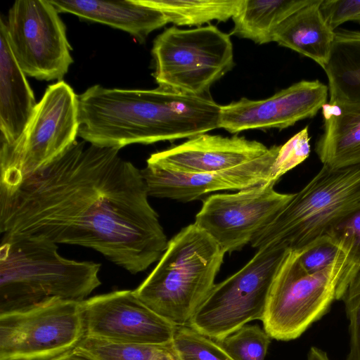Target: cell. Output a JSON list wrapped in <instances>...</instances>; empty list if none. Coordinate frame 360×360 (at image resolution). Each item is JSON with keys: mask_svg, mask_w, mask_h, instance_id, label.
<instances>
[{"mask_svg": "<svg viewBox=\"0 0 360 360\" xmlns=\"http://www.w3.org/2000/svg\"><path fill=\"white\" fill-rule=\"evenodd\" d=\"M288 250L269 244L240 270L214 285L188 326L219 340L247 323L262 320L278 269Z\"/></svg>", "mask_w": 360, "mask_h": 360, "instance_id": "9c48e42d", "label": "cell"}, {"mask_svg": "<svg viewBox=\"0 0 360 360\" xmlns=\"http://www.w3.org/2000/svg\"><path fill=\"white\" fill-rule=\"evenodd\" d=\"M320 9L326 22L335 31L347 21L360 18V0H322Z\"/></svg>", "mask_w": 360, "mask_h": 360, "instance_id": "4dcf8cb0", "label": "cell"}, {"mask_svg": "<svg viewBox=\"0 0 360 360\" xmlns=\"http://www.w3.org/2000/svg\"><path fill=\"white\" fill-rule=\"evenodd\" d=\"M323 133L316 153L330 167L360 164V105L326 103L321 108Z\"/></svg>", "mask_w": 360, "mask_h": 360, "instance_id": "d6986e66", "label": "cell"}, {"mask_svg": "<svg viewBox=\"0 0 360 360\" xmlns=\"http://www.w3.org/2000/svg\"><path fill=\"white\" fill-rule=\"evenodd\" d=\"M307 360H330L327 354L322 349L311 347L309 351Z\"/></svg>", "mask_w": 360, "mask_h": 360, "instance_id": "d6a6232c", "label": "cell"}, {"mask_svg": "<svg viewBox=\"0 0 360 360\" xmlns=\"http://www.w3.org/2000/svg\"><path fill=\"white\" fill-rule=\"evenodd\" d=\"M343 253L333 239L325 234L298 251V259L305 271L314 274L329 266Z\"/></svg>", "mask_w": 360, "mask_h": 360, "instance_id": "f1b7e54d", "label": "cell"}, {"mask_svg": "<svg viewBox=\"0 0 360 360\" xmlns=\"http://www.w3.org/2000/svg\"><path fill=\"white\" fill-rule=\"evenodd\" d=\"M268 182L233 193L208 195L194 224L209 234L225 253L241 250L270 224L293 193H281Z\"/></svg>", "mask_w": 360, "mask_h": 360, "instance_id": "7c38bea8", "label": "cell"}, {"mask_svg": "<svg viewBox=\"0 0 360 360\" xmlns=\"http://www.w3.org/2000/svg\"><path fill=\"white\" fill-rule=\"evenodd\" d=\"M328 86L302 80L262 100L242 98L221 105L219 128L230 133L265 128L283 129L314 117L327 103Z\"/></svg>", "mask_w": 360, "mask_h": 360, "instance_id": "5bb4252c", "label": "cell"}, {"mask_svg": "<svg viewBox=\"0 0 360 360\" xmlns=\"http://www.w3.org/2000/svg\"><path fill=\"white\" fill-rule=\"evenodd\" d=\"M119 149L75 141L11 187L0 186V231L91 248L136 274L168 240L141 170Z\"/></svg>", "mask_w": 360, "mask_h": 360, "instance_id": "6da1fadb", "label": "cell"}, {"mask_svg": "<svg viewBox=\"0 0 360 360\" xmlns=\"http://www.w3.org/2000/svg\"><path fill=\"white\" fill-rule=\"evenodd\" d=\"M279 146L260 157L216 172L187 173L146 164L141 170L149 196L191 202L219 191H240L269 182Z\"/></svg>", "mask_w": 360, "mask_h": 360, "instance_id": "9a60e30c", "label": "cell"}, {"mask_svg": "<svg viewBox=\"0 0 360 360\" xmlns=\"http://www.w3.org/2000/svg\"><path fill=\"white\" fill-rule=\"evenodd\" d=\"M322 0H311L276 30L274 41L305 57L323 69L327 65L335 38L320 9Z\"/></svg>", "mask_w": 360, "mask_h": 360, "instance_id": "ffe728a7", "label": "cell"}, {"mask_svg": "<svg viewBox=\"0 0 360 360\" xmlns=\"http://www.w3.org/2000/svg\"><path fill=\"white\" fill-rule=\"evenodd\" d=\"M78 130V96L64 81L50 85L19 141L1 146L0 186H14L53 162L76 141Z\"/></svg>", "mask_w": 360, "mask_h": 360, "instance_id": "ba28073f", "label": "cell"}, {"mask_svg": "<svg viewBox=\"0 0 360 360\" xmlns=\"http://www.w3.org/2000/svg\"><path fill=\"white\" fill-rule=\"evenodd\" d=\"M77 96L78 136L100 147L191 139L219 128L221 105L210 96L96 84Z\"/></svg>", "mask_w": 360, "mask_h": 360, "instance_id": "7a4b0ae2", "label": "cell"}, {"mask_svg": "<svg viewBox=\"0 0 360 360\" xmlns=\"http://www.w3.org/2000/svg\"><path fill=\"white\" fill-rule=\"evenodd\" d=\"M172 342L181 360H234L216 340L188 325L175 327Z\"/></svg>", "mask_w": 360, "mask_h": 360, "instance_id": "d4e9b609", "label": "cell"}, {"mask_svg": "<svg viewBox=\"0 0 360 360\" xmlns=\"http://www.w3.org/2000/svg\"><path fill=\"white\" fill-rule=\"evenodd\" d=\"M52 360H96L77 347Z\"/></svg>", "mask_w": 360, "mask_h": 360, "instance_id": "1f68e13d", "label": "cell"}, {"mask_svg": "<svg viewBox=\"0 0 360 360\" xmlns=\"http://www.w3.org/2000/svg\"><path fill=\"white\" fill-rule=\"evenodd\" d=\"M216 341L234 360H264L271 338L258 325H245Z\"/></svg>", "mask_w": 360, "mask_h": 360, "instance_id": "484cf974", "label": "cell"}, {"mask_svg": "<svg viewBox=\"0 0 360 360\" xmlns=\"http://www.w3.org/2000/svg\"><path fill=\"white\" fill-rule=\"evenodd\" d=\"M58 12L70 13L81 18L125 31L140 43L148 34L168 23L159 10L140 0H49Z\"/></svg>", "mask_w": 360, "mask_h": 360, "instance_id": "ac0fdd59", "label": "cell"}, {"mask_svg": "<svg viewBox=\"0 0 360 360\" xmlns=\"http://www.w3.org/2000/svg\"><path fill=\"white\" fill-rule=\"evenodd\" d=\"M225 254L209 234L189 224L168 240L154 269L134 292L173 325L188 326L216 284Z\"/></svg>", "mask_w": 360, "mask_h": 360, "instance_id": "277c9868", "label": "cell"}, {"mask_svg": "<svg viewBox=\"0 0 360 360\" xmlns=\"http://www.w3.org/2000/svg\"><path fill=\"white\" fill-rule=\"evenodd\" d=\"M309 127L295 134L279 149L271 167L269 182L276 184L288 172L304 162L311 152Z\"/></svg>", "mask_w": 360, "mask_h": 360, "instance_id": "4316f807", "label": "cell"}, {"mask_svg": "<svg viewBox=\"0 0 360 360\" xmlns=\"http://www.w3.org/2000/svg\"><path fill=\"white\" fill-rule=\"evenodd\" d=\"M58 13L49 0L16 1L10 8L6 23L8 41L25 75L60 80L73 63Z\"/></svg>", "mask_w": 360, "mask_h": 360, "instance_id": "8fae6325", "label": "cell"}, {"mask_svg": "<svg viewBox=\"0 0 360 360\" xmlns=\"http://www.w3.org/2000/svg\"><path fill=\"white\" fill-rule=\"evenodd\" d=\"M82 304L87 336L139 344L172 342L176 326L148 308L134 290L94 296Z\"/></svg>", "mask_w": 360, "mask_h": 360, "instance_id": "4fadbf2b", "label": "cell"}, {"mask_svg": "<svg viewBox=\"0 0 360 360\" xmlns=\"http://www.w3.org/2000/svg\"><path fill=\"white\" fill-rule=\"evenodd\" d=\"M37 105L34 93L10 46L6 25L0 22L1 146L11 147L22 137Z\"/></svg>", "mask_w": 360, "mask_h": 360, "instance_id": "e0dca14e", "label": "cell"}, {"mask_svg": "<svg viewBox=\"0 0 360 360\" xmlns=\"http://www.w3.org/2000/svg\"><path fill=\"white\" fill-rule=\"evenodd\" d=\"M160 11L169 22L197 26L212 20L226 22L238 11L243 0H140Z\"/></svg>", "mask_w": 360, "mask_h": 360, "instance_id": "603a6c76", "label": "cell"}, {"mask_svg": "<svg viewBox=\"0 0 360 360\" xmlns=\"http://www.w3.org/2000/svg\"><path fill=\"white\" fill-rule=\"evenodd\" d=\"M77 348L96 360H181L172 342L129 343L86 335Z\"/></svg>", "mask_w": 360, "mask_h": 360, "instance_id": "cb8c5ba5", "label": "cell"}, {"mask_svg": "<svg viewBox=\"0 0 360 360\" xmlns=\"http://www.w3.org/2000/svg\"><path fill=\"white\" fill-rule=\"evenodd\" d=\"M86 336L82 302L53 300L0 314V360H52Z\"/></svg>", "mask_w": 360, "mask_h": 360, "instance_id": "30bf717a", "label": "cell"}, {"mask_svg": "<svg viewBox=\"0 0 360 360\" xmlns=\"http://www.w3.org/2000/svg\"><path fill=\"white\" fill-rule=\"evenodd\" d=\"M152 55L159 86L193 96H207L234 65L230 35L212 25L169 27L155 39Z\"/></svg>", "mask_w": 360, "mask_h": 360, "instance_id": "52a82bcc", "label": "cell"}, {"mask_svg": "<svg viewBox=\"0 0 360 360\" xmlns=\"http://www.w3.org/2000/svg\"><path fill=\"white\" fill-rule=\"evenodd\" d=\"M342 300L349 319V352L346 360H360V267L349 278Z\"/></svg>", "mask_w": 360, "mask_h": 360, "instance_id": "f546056e", "label": "cell"}, {"mask_svg": "<svg viewBox=\"0 0 360 360\" xmlns=\"http://www.w3.org/2000/svg\"><path fill=\"white\" fill-rule=\"evenodd\" d=\"M359 205L360 164L323 165L272 221L255 235L250 245L258 250L272 244L300 251Z\"/></svg>", "mask_w": 360, "mask_h": 360, "instance_id": "5b68a950", "label": "cell"}, {"mask_svg": "<svg viewBox=\"0 0 360 360\" xmlns=\"http://www.w3.org/2000/svg\"><path fill=\"white\" fill-rule=\"evenodd\" d=\"M329 103L360 105V32L340 30L327 65Z\"/></svg>", "mask_w": 360, "mask_h": 360, "instance_id": "44dd1931", "label": "cell"}, {"mask_svg": "<svg viewBox=\"0 0 360 360\" xmlns=\"http://www.w3.org/2000/svg\"><path fill=\"white\" fill-rule=\"evenodd\" d=\"M57 245L40 236L2 233L0 314L53 300L82 302L101 284L100 264L65 258Z\"/></svg>", "mask_w": 360, "mask_h": 360, "instance_id": "3957f363", "label": "cell"}, {"mask_svg": "<svg viewBox=\"0 0 360 360\" xmlns=\"http://www.w3.org/2000/svg\"><path fill=\"white\" fill-rule=\"evenodd\" d=\"M268 150L262 143L243 136L224 137L205 133L153 153L146 162L179 172H216L257 158Z\"/></svg>", "mask_w": 360, "mask_h": 360, "instance_id": "2e32d148", "label": "cell"}, {"mask_svg": "<svg viewBox=\"0 0 360 360\" xmlns=\"http://www.w3.org/2000/svg\"><path fill=\"white\" fill-rule=\"evenodd\" d=\"M326 234L347 255L354 271L360 267V205L333 225Z\"/></svg>", "mask_w": 360, "mask_h": 360, "instance_id": "83f0119b", "label": "cell"}, {"mask_svg": "<svg viewBox=\"0 0 360 360\" xmlns=\"http://www.w3.org/2000/svg\"><path fill=\"white\" fill-rule=\"evenodd\" d=\"M356 21L360 23V18H359Z\"/></svg>", "mask_w": 360, "mask_h": 360, "instance_id": "836d02e7", "label": "cell"}, {"mask_svg": "<svg viewBox=\"0 0 360 360\" xmlns=\"http://www.w3.org/2000/svg\"><path fill=\"white\" fill-rule=\"evenodd\" d=\"M311 0H243L235 15L231 34L258 44L274 41L278 27Z\"/></svg>", "mask_w": 360, "mask_h": 360, "instance_id": "7402d4cb", "label": "cell"}, {"mask_svg": "<svg viewBox=\"0 0 360 360\" xmlns=\"http://www.w3.org/2000/svg\"><path fill=\"white\" fill-rule=\"evenodd\" d=\"M354 271L344 252L325 269L309 274L301 266L298 251L288 250L274 278L262 322L271 338L297 339L342 300Z\"/></svg>", "mask_w": 360, "mask_h": 360, "instance_id": "8992f818", "label": "cell"}]
</instances>
